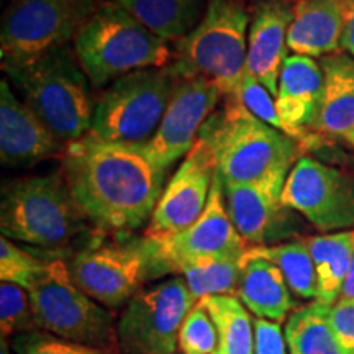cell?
I'll return each mask as SVG.
<instances>
[{"label": "cell", "instance_id": "1", "mask_svg": "<svg viewBox=\"0 0 354 354\" xmlns=\"http://www.w3.org/2000/svg\"><path fill=\"white\" fill-rule=\"evenodd\" d=\"M63 176L77 207L97 228L133 232L151 220L165 190L166 171L143 148L87 138L71 141Z\"/></svg>", "mask_w": 354, "mask_h": 354}, {"label": "cell", "instance_id": "2", "mask_svg": "<svg viewBox=\"0 0 354 354\" xmlns=\"http://www.w3.org/2000/svg\"><path fill=\"white\" fill-rule=\"evenodd\" d=\"M223 184H251L290 172L302 149L297 141L261 122L236 97L210 115L198 135Z\"/></svg>", "mask_w": 354, "mask_h": 354}, {"label": "cell", "instance_id": "3", "mask_svg": "<svg viewBox=\"0 0 354 354\" xmlns=\"http://www.w3.org/2000/svg\"><path fill=\"white\" fill-rule=\"evenodd\" d=\"M8 77L57 140L71 143L91 130L95 102L74 48H55Z\"/></svg>", "mask_w": 354, "mask_h": 354}, {"label": "cell", "instance_id": "4", "mask_svg": "<svg viewBox=\"0 0 354 354\" xmlns=\"http://www.w3.org/2000/svg\"><path fill=\"white\" fill-rule=\"evenodd\" d=\"M74 51L95 87L127 74L169 64L167 41L149 32L118 3H102L74 38Z\"/></svg>", "mask_w": 354, "mask_h": 354}, {"label": "cell", "instance_id": "5", "mask_svg": "<svg viewBox=\"0 0 354 354\" xmlns=\"http://www.w3.org/2000/svg\"><path fill=\"white\" fill-rule=\"evenodd\" d=\"M87 221L63 174L25 177L3 189L0 230L12 241L61 251L87 232Z\"/></svg>", "mask_w": 354, "mask_h": 354}, {"label": "cell", "instance_id": "6", "mask_svg": "<svg viewBox=\"0 0 354 354\" xmlns=\"http://www.w3.org/2000/svg\"><path fill=\"white\" fill-rule=\"evenodd\" d=\"M250 15L241 0H209L202 20L177 41L169 68L179 79L207 77L238 97L246 71Z\"/></svg>", "mask_w": 354, "mask_h": 354}, {"label": "cell", "instance_id": "7", "mask_svg": "<svg viewBox=\"0 0 354 354\" xmlns=\"http://www.w3.org/2000/svg\"><path fill=\"white\" fill-rule=\"evenodd\" d=\"M179 81L171 68L135 71L117 79L95 102L86 136L143 148L161 125Z\"/></svg>", "mask_w": 354, "mask_h": 354}, {"label": "cell", "instance_id": "8", "mask_svg": "<svg viewBox=\"0 0 354 354\" xmlns=\"http://www.w3.org/2000/svg\"><path fill=\"white\" fill-rule=\"evenodd\" d=\"M26 292L43 331L109 354L120 349L113 317L79 289L71 277L68 261L44 259L41 271Z\"/></svg>", "mask_w": 354, "mask_h": 354}, {"label": "cell", "instance_id": "9", "mask_svg": "<svg viewBox=\"0 0 354 354\" xmlns=\"http://www.w3.org/2000/svg\"><path fill=\"white\" fill-rule=\"evenodd\" d=\"M99 8L95 0H10L0 26V59L8 74L76 38Z\"/></svg>", "mask_w": 354, "mask_h": 354}, {"label": "cell", "instance_id": "10", "mask_svg": "<svg viewBox=\"0 0 354 354\" xmlns=\"http://www.w3.org/2000/svg\"><path fill=\"white\" fill-rule=\"evenodd\" d=\"M79 289L107 308L127 305L149 279L159 277L158 263L146 238L92 245L68 261Z\"/></svg>", "mask_w": 354, "mask_h": 354}, {"label": "cell", "instance_id": "11", "mask_svg": "<svg viewBox=\"0 0 354 354\" xmlns=\"http://www.w3.org/2000/svg\"><path fill=\"white\" fill-rule=\"evenodd\" d=\"M197 302L183 277L141 289L118 320V348L123 354H174L184 318Z\"/></svg>", "mask_w": 354, "mask_h": 354}, {"label": "cell", "instance_id": "12", "mask_svg": "<svg viewBox=\"0 0 354 354\" xmlns=\"http://www.w3.org/2000/svg\"><path fill=\"white\" fill-rule=\"evenodd\" d=\"M282 203L323 233L353 230L354 176L302 156L287 176Z\"/></svg>", "mask_w": 354, "mask_h": 354}, {"label": "cell", "instance_id": "13", "mask_svg": "<svg viewBox=\"0 0 354 354\" xmlns=\"http://www.w3.org/2000/svg\"><path fill=\"white\" fill-rule=\"evenodd\" d=\"M145 238L151 246L161 276L176 274V269L189 261L243 254L248 250L227 212L223 183L218 174L214 179L207 209L196 223L172 236Z\"/></svg>", "mask_w": 354, "mask_h": 354}, {"label": "cell", "instance_id": "14", "mask_svg": "<svg viewBox=\"0 0 354 354\" xmlns=\"http://www.w3.org/2000/svg\"><path fill=\"white\" fill-rule=\"evenodd\" d=\"M221 95L210 79H180L158 131L143 146L154 166L167 172L177 159L187 156Z\"/></svg>", "mask_w": 354, "mask_h": 354}, {"label": "cell", "instance_id": "15", "mask_svg": "<svg viewBox=\"0 0 354 354\" xmlns=\"http://www.w3.org/2000/svg\"><path fill=\"white\" fill-rule=\"evenodd\" d=\"M216 176L214 158L201 138L166 184L145 236L166 238L184 232L201 218Z\"/></svg>", "mask_w": 354, "mask_h": 354}, {"label": "cell", "instance_id": "16", "mask_svg": "<svg viewBox=\"0 0 354 354\" xmlns=\"http://www.w3.org/2000/svg\"><path fill=\"white\" fill-rule=\"evenodd\" d=\"M323 100V71L313 57L292 55L282 66L277 84L279 117L290 128L292 138L305 149L317 148L320 136L315 128Z\"/></svg>", "mask_w": 354, "mask_h": 354}, {"label": "cell", "instance_id": "17", "mask_svg": "<svg viewBox=\"0 0 354 354\" xmlns=\"http://www.w3.org/2000/svg\"><path fill=\"white\" fill-rule=\"evenodd\" d=\"M287 176L281 172L259 183L223 184L227 212L246 245H269L276 238L286 210L282 190Z\"/></svg>", "mask_w": 354, "mask_h": 354}, {"label": "cell", "instance_id": "18", "mask_svg": "<svg viewBox=\"0 0 354 354\" xmlns=\"http://www.w3.org/2000/svg\"><path fill=\"white\" fill-rule=\"evenodd\" d=\"M57 140L7 81L0 82V158L6 166L35 165L61 153Z\"/></svg>", "mask_w": 354, "mask_h": 354}, {"label": "cell", "instance_id": "19", "mask_svg": "<svg viewBox=\"0 0 354 354\" xmlns=\"http://www.w3.org/2000/svg\"><path fill=\"white\" fill-rule=\"evenodd\" d=\"M294 20V6L287 0H259L248 30L246 74L277 95V84L287 57V32Z\"/></svg>", "mask_w": 354, "mask_h": 354}, {"label": "cell", "instance_id": "20", "mask_svg": "<svg viewBox=\"0 0 354 354\" xmlns=\"http://www.w3.org/2000/svg\"><path fill=\"white\" fill-rule=\"evenodd\" d=\"M348 0H297L287 32V48L295 55L323 57L342 50Z\"/></svg>", "mask_w": 354, "mask_h": 354}, {"label": "cell", "instance_id": "21", "mask_svg": "<svg viewBox=\"0 0 354 354\" xmlns=\"http://www.w3.org/2000/svg\"><path fill=\"white\" fill-rule=\"evenodd\" d=\"M236 297L251 315L284 322L295 310L292 290L276 264L263 258L243 254V268Z\"/></svg>", "mask_w": 354, "mask_h": 354}, {"label": "cell", "instance_id": "22", "mask_svg": "<svg viewBox=\"0 0 354 354\" xmlns=\"http://www.w3.org/2000/svg\"><path fill=\"white\" fill-rule=\"evenodd\" d=\"M323 100L313 131L346 136L354 130V57L343 53L323 56Z\"/></svg>", "mask_w": 354, "mask_h": 354}, {"label": "cell", "instance_id": "23", "mask_svg": "<svg viewBox=\"0 0 354 354\" xmlns=\"http://www.w3.org/2000/svg\"><path fill=\"white\" fill-rule=\"evenodd\" d=\"M317 274V302L333 305L342 297L354 254V228L305 238Z\"/></svg>", "mask_w": 354, "mask_h": 354}, {"label": "cell", "instance_id": "24", "mask_svg": "<svg viewBox=\"0 0 354 354\" xmlns=\"http://www.w3.org/2000/svg\"><path fill=\"white\" fill-rule=\"evenodd\" d=\"M149 32L165 41H179L203 17V0H115Z\"/></svg>", "mask_w": 354, "mask_h": 354}, {"label": "cell", "instance_id": "25", "mask_svg": "<svg viewBox=\"0 0 354 354\" xmlns=\"http://www.w3.org/2000/svg\"><path fill=\"white\" fill-rule=\"evenodd\" d=\"M330 305L312 302L287 317L284 335L289 354H343L330 320Z\"/></svg>", "mask_w": 354, "mask_h": 354}, {"label": "cell", "instance_id": "26", "mask_svg": "<svg viewBox=\"0 0 354 354\" xmlns=\"http://www.w3.org/2000/svg\"><path fill=\"white\" fill-rule=\"evenodd\" d=\"M218 333L215 354H254V325L250 310L234 295L202 299Z\"/></svg>", "mask_w": 354, "mask_h": 354}, {"label": "cell", "instance_id": "27", "mask_svg": "<svg viewBox=\"0 0 354 354\" xmlns=\"http://www.w3.org/2000/svg\"><path fill=\"white\" fill-rule=\"evenodd\" d=\"M245 254V253H243ZM243 254L189 261L176 269L197 300L212 295H234L240 284Z\"/></svg>", "mask_w": 354, "mask_h": 354}, {"label": "cell", "instance_id": "28", "mask_svg": "<svg viewBox=\"0 0 354 354\" xmlns=\"http://www.w3.org/2000/svg\"><path fill=\"white\" fill-rule=\"evenodd\" d=\"M250 256L263 258L276 264L284 274L292 294L300 299H317V274L307 240H295L279 245L250 246Z\"/></svg>", "mask_w": 354, "mask_h": 354}, {"label": "cell", "instance_id": "29", "mask_svg": "<svg viewBox=\"0 0 354 354\" xmlns=\"http://www.w3.org/2000/svg\"><path fill=\"white\" fill-rule=\"evenodd\" d=\"M41 330L30 300L28 292L24 287L2 282L0 284V331L2 339H12L13 336L32 333Z\"/></svg>", "mask_w": 354, "mask_h": 354}, {"label": "cell", "instance_id": "30", "mask_svg": "<svg viewBox=\"0 0 354 354\" xmlns=\"http://www.w3.org/2000/svg\"><path fill=\"white\" fill-rule=\"evenodd\" d=\"M218 333L209 310L202 300L194 305L184 318L179 331V349L183 354H215Z\"/></svg>", "mask_w": 354, "mask_h": 354}, {"label": "cell", "instance_id": "31", "mask_svg": "<svg viewBox=\"0 0 354 354\" xmlns=\"http://www.w3.org/2000/svg\"><path fill=\"white\" fill-rule=\"evenodd\" d=\"M43 258L17 246L8 238H0V279L2 282H12L28 290L41 271Z\"/></svg>", "mask_w": 354, "mask_h": 354}, {"label": "cell", "instance_id": "32", "mask_svg": "<svg viewBox=\"0 0 354 354\" xmlns=\"http://www.w3.org/2000/svg\"><path fill=\"white\" fill-rule=\"evenodd\" d=\"M236 99L240 100L256 118H259L261 122L268 123L269 127L276 128V130L282 131L284 135L292 138L290 128L286 125L281 117H279L276 99H274L271 92H269L258 79H254L253 76L245 73V77H243L240 92H238Z\"/></svg>", "mask_w": 354, "mask_h": 354}, {"label": "cell", "instance_id": "33", "mask_svg": "<svg viewBox=\"0 0 354 354\" xmlns=\"http://www.w3.org/2000/svg\"><path fill=\"white\" fill-rule=\"evenodd\" d=\"M8 342L15 354H109L102 349L61 339L43 330L17 335Z\"/></svg>", "mask_w": 354, "mask_h": 354}, {"label": "cell", "instance_id": "34", "mask_svg": "<svg viewBox=\"0 0 354 354\" xmlns=\"http://www.w3.org/2000/svg\"><path fill=\"white\" fill-rule=\"evenodd\" d=\"M331 326L343 354H354V299H339L330 312Z\"/></svg>", "mask_w": 354, "mask_h": 354}, {"label": "cell", "instance_id": "35", "mask_svg": "<svg viewBox=\"0 0 354 354\" xmlns=\"http://www.w3.org/2000/svg\"><path fill=\"white\" fill-rule=\"evenodd\" d=\"M254 354H289L281 323L254 317Z\"/></svg>", "mask_w": 354, "mask_h": 354}, {"label": "cell", "instance_id": "36", "mask_svg": "<svg viewBox=\"0 0 354 354\" xmlns=\"http://www.w3.org/2000/svg\"><path fill=\"white\" fill-rule=\"evenodd\" d=\"M342 50L354 57V0H348L346 24L342 37Z\"/></svg>", "mask_w": 354, "mask_h": 354}, {"label": "cell", "instance_id": "37", "mask_svg": "<svg viewBox=\"0 0 354 354\" xmlns=\"http://www.w3.org/2000/svg\"><path fill=\"white\" fill-rule=\"evenodd\" d=\"M344 300H351L354 299V254H353V263H351V269H349V274L346 277V282H344L342 297Z\"/></svg>", "mask_w": 354, "mask_h": 354}, {"label": "cell", "instance_id": "38", "mask_svg": "<svg viewBox=\"0 0 354 354\" xmlns=\"http://www.w3.org/2000/svg\"><path fill=\"white\" fill-rule=\"evenodd\" d=\"M0 354H12V349L8 348V339H2L0 343Z\"/></svg>", "mask_w": 354, "mask_h": 354}, {"label": "cell", "instance_id": "39", "mask_svg": "<svg viewBox=\"0 0 354 354\" xmlns=\"http://www.w3.org/2000/svg\"><path fill=\"white\" fill-rule=\"evenodd\" d=\"M344 140H348V143H351L354 146V130L349 131L346 136H344Z\"/></svg>", "mask_w": 354, "mask_h": 354}]
</instances>
